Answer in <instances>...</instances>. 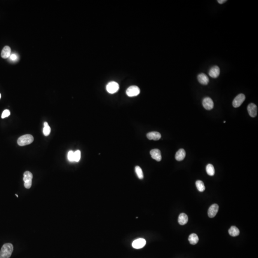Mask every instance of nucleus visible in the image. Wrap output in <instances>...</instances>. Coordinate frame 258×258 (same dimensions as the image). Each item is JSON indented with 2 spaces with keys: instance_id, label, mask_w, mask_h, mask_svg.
<instances>
[{
  "instance_id": "393cba45",
  "label": "nucleus",
  "mask_w": 258,
  "mask_h": 258,
  "mask_svg": "<svg viewBox=\"0 0 258 258\" xmlns=\"http://www.w3.org/2000/svg\"><path fill=\"white\" fill-rule=\"evenodd\" d=\"M67 158L69 161L74 162V152L72 151H70L67 154Z\"/></svg>"
},
{
  "instance_id": "f257e3e1",
  "label": "nucleus",
  "mask_w": 258,
  "mask_h": 258,
  "mask_svg": "<svg viewBox=\"0 0 258 258\" xmlns=\"http://www.w3.org/2000/svg\"><path fill=\"white\" fill-rule=\"evenodd\" d=\"M13 250V245L12 244H4L0 251V258H10Z\"/></svg>"
},
{
  "instance_id": "f03ea898",
  "label": "nucleus",
  "mask_w": 258,
  "mask_h": 258,
  "mask_svg": "<svg viewBox=\"0 0 258 258\" xmlns=\"http://www.w3.org/2000/svg\"><path fill=\"white\" fill-rule=\"evenodd\" d=\"M34 137L32 135H25L22 136L17 140V143L19 145L23 146L29 145L34 141Z\"/></svg>"
},
{
  "instance_id": "5701e85b",
  "label": "nucleus",
  "mask_w": 258,
  "mask_h": 258,
  "mask_svg": "<svg viewBox=\"0 0 258 258\" xmlns=\"http://www.w3.org/2000/svg\"><path fill=\"white\" fill-rule=\"evenodd\" d=\"M135 170L136 173L137 174L139 178L140 179H143L144 178V174H143L142 169H141V167L139 166H136L135 168Z\"/></svg>"
},
{
  "instance_id": "6ab92c4d",
  "label": "nucleus",
  "mask_w": 258,
  "mask_h": 258,
  "mask_svg": "<svg viewBox=\"0 0 258 258\" xmlns=\"http://www.w3.org/2000/svg\"><path fill=\"white\" fill-rule=\"evenodd\" d=\"M229 233L232 237H236L240 234V231L236 226H232L229 230Z\"/></svg>"
},
{
  "instance_id": "ddd939ff",
  "label": "nucleus",
  "mask_w": 258,
  "mask_h": 258,
  "mask_svg": "<svg viewBox=\"0 0 258 258\" xmlns=\"http://www.w3.org/2000/svg\"><path fill=\"white\" fill-rule=\"evenodd\" d=\"M147 137L149 140L157 141L161 139V135L158 132H152L147 134Z\"/></svg>"
},
{
  "instance_id": "bb28decb",
  "label": "nucleus",
  "mask_w": 258,
  "mask_h": 258,
  "mask_svg": "<svg viewBox=\"0 0 258 258\" xmlns=\"http://www.w3.org/2000/svg\"><path fill=\"white\" fill-rule=\"evenodd\" d=\"M10 115V111L8 109H6L3 111L2 115H1V118H5L7 117L8 116Z\"/></svg>"
},
{
  "instance_id": "20e7f679",
  "label": "nucleus",
  "mask_w": 258,
  "mask_h": 258,
  "mask_svg": "<svg viewBox=\"0 0 258 258\" xmlns=\"http://www.w3.org/2000/svg\"><path fill=\"white\" fill-rule=\"evenodd\" d=\"M119 89V85L116 82L111 81L108 83L106 90L109 93L113 94L117 92Z\"/></svg>"
},
{
  "instance_id": "cd10ccee",
  "label": "nucleus",
  "mask_w": 258,
  "mask_h": 258,
  "mask_svg": "<svg viewBox=\"0 0 258 258\" xmlns=\"http://www.w3.org/2000/svg\"><path fill=\"white\" fill-rule=\"evenodd\" d=\"M226 1V0H219V1H217V2L220 4H222L223 3H225Z\"/></svg>"
},
{
  "instance_id": "9d476101",
  "label": "nucleus",
  "mask_w": 258,
  "mask_h": 258,
  "mask_svg": "<svg viewBox=\"0 0 258 258\" xmlns=\"http://www.w3.org/2000/svg\"><path fill=\"white\" fill-rule=\"evenodd\" d=\"M219 207L218 205L214 204L210 207L208 210V215L209 217L213 218L215 217L219 211Z\"/></svg>"
},
{
  "instance_id": "423d86ee",
  "label": "nucleus",
  "mask_w": 258,
  "mask_h": 258,
  "mask_svg": "<svg viewBox=\"0 0 258 258\" xmlns=\"http://www.w3.org/2000/svg\"><path fill=\"white\" fill-rule=\"evenodd\" d=\"M140 88L136 86L129 87L126 90L127 95L129 97H134L138 95L140 93Z\"/></svg>"
},
{
  "instance_id": "a211bd4d",
  "label": "nucleus",
  "mask_w": 258,
  "mask_h": 258,
  "mask_svg": "<svg viewBox=\"0 0 258 258\" xmlns=\"http://www.w3.org/2000/svg\"><path fill=\"white\" fill-rule=\"evenodd\" d=\"M188 240L189 241L190 243L192 244V245H195V244L198 243V242L199 240V238L196 234L193 233L190 235L189 238H188Z\"/></svg>"
},
{
  "instance_id": "c756f323",
  "label": "nucleus",
  "mask_w": 258,
  "mask_h": 258,
  "mask_svg": "<svg viewBox=\"0 0 258 258\" xmlns=\"http://www.w3.org/2000/svg\"><path fill=\"white\" fill-rule=\"evenodd\" d=\"M1 94H0V99H1Z\"/></svg>"
},
{
  "instance_id": "2eb2a0df",
  "label": "nucleus",
  "mask_w": 258,
  "mask_h": 258,
  "mask_svg": "<svg viewBox=\"0 0 258 258\" xmlns=\"http://www.w3.org/2000/svg\"><path fill=\"white\" fill-rule=\"evenodd\" d=\"M11 54V48L9 46H4L1 51V57L4 59H7L9 57Z\"/></svg>"
},
{
  "instance_id": "0eeeda50",
  "label": "nucleus",
  "mask_w": 258,
  "mask_h": 258,
  "mask_svg": "<svg viewBox=\"0 0 258 258\" xmlns=\"http://www.w3.org/2000/svg\"><path fill=\"white\" fill-rule=\"evenodd\" d=\"M146 243V240L144 238H138L133 241L132 246L135 249H140L145 246Z\"/></svg>"
},
{
  "instance_id": "c85d7f7f",
  "label": "nucleus",
  "mask_w": 258,
  "mask_h": 258,
  "mask_svg": "<svg viewBox=\"0 0 258 258\" xmlns=\"http://www.w3.org/2000/svg\"><path fill=\"white\" fill-rule=\"evenodd\" d=\"M15 195H16V196H17V198H18V195H17V194H15Z\"/></svg>"
},
{
  "instance_id": "7ed1b4c3",
  "label": "nucleus",
  "mask_w": 258,
  "mask_h": 258,
  "mask_svg": "<svg viewBox=\"0 0 258 258\" xmlns=\"http://www.w3.org/2000/svg\"><path fill=\"white\" fill-rule=\"evenodd\" d=\"M33 174L29 171H26L24 174V186L27 189L30 188L32 186Z\"/></svg>"
},
{
  "instance_id": "9b49d317",
  "label": "nucleus",
  "mask_w": 258,
  "mask_h": 258,
  "mask_svg": "<svg viewBox=\"0 0 258 258\" xmlns=\"http://www.w3.org/2000/svg\"><path fill=\"white\" fill-rule=\"evenodd\" d=\"M209 75L211 77V78L216 79L217 78L220 74V69L218 66H215L211 68L209 72H208Z\"/></svg>"
},
{
  "instance_id": "f3484780",
  "label": "nucleus",
  "mask_w": 258,
  "mask_h": 258,
  "mask_svg": "<svg viewBox=\"0 0 258 258\" xmlns=\"http://www.w3.org/2000/svg\"><path fill=\"white\" fill-rule=\"evenodd\" d=\"M188 218L187 215L185 213H181L179 215L178 221L181 225H184L188 222Z\"/></svg>"
},
{
  "instance_id": "4468645a",
  "label": "nucleus",
  "mask_w": 258,
  "mask_h": 258,
  "mask_svg": "<svg viewBox=\"0 0 258 258\" xmlns=\"http://www.w3.org/2000/svg\"><path fill=\"white\" fill-rule=\"evenodd\" d=\"M198 80L199 83L204 85H207L209 82V79L204 73H201L198 76Z\"/></svg>"
},
{
  "instance_id": "39448f33",
  "label": "nucleus",
  "mask_w": 258,
  "mask_h": 258,
  "mask_svg": "<svg viewBox=\"0 0 258 258\" xmlns=\"http://www.w3.org/2000/svg\"><path fill=\"white\" fill-rule=\"evenodd\" d=\"M245 100V96L243 94H240L234 99L232 105L234 108H238L241 106Z\"/></svg>"
},
{
  "instance_id": "aec40b11",
  "label": "nucleus",
  "mask_w": 258,
  "mask_h": 258,
  "mask_svg": "<svg viewBox=\"0 0 258 258\" xmlns=\"http://www.w3.org/2000/svg\"><path fill=\"white\" fill-rule=\"evenodd\" d=\"M206 171L207 174L210 176H213L215 174V168L213 165L211 164H208L206 166Z\"/></svg>"
},
{
  "instance_id": "1a4fd4ad",
  "label": "nucleus",
  "mask_w": 258,
  "mask_h": 258,
  "mask_svg": "<svg viewBox=\"0 0 258 258\" xmlns=\"http://www.w3.org/2000/svg\"><path fill=\"white\" fill-rule=\"evenodd\" d=\"M247 110L249 115L252 117H255L256 116H257L258 109L257 106L255 104L252 103H250L247 106Z\"/></svg>"
},
{
  "instance_id": "a878e982",
  "label": "nucleus",
  "mask_w": 258,
  "mask_h": 258,
  "mask_svg": "<svg viewBox=\"0 0 258 258\" xmlns=\"http://www.w3.org/2000/svg\"><path fill=\"white\" fill-rule=\"evenodd\" d=\"M9 58L10 60L12 61L13 62H15L18 59V55L15 53H13V54H11Z\"/></svg>"
},
{
  "instance_id": "412c9836",
  "label": "nucleus",
  "mask_w": 258,
  "mask_h": 258,
  "mask_svg": "<svg viewBox=\"0 0 258 258\" xmlns=\"http://www.w3.org/2000/svg\"><path fill=\"white\" fill-rule=\"evenodd\" d=\"M196 188L198 191H200L201 192L205 191V186L204 184L202 181H196Z\"/></svg>"
},
{
  "instance_id": "f8f14e48",
  "label": "nucleus",
  "mask_w": 258,
  "mask_h": 258,
  "mask_svg": "<svg viewBox=\"0 0 258 258\" xmlns=\"http://www.w3.org/2000/svg\"><path fill=\"white\" fill-rule=\"evenodd\" d=\"M151 156L152 158L156 160V161L160 162L162 160L161 151L157 149H153L150 151Z\"/></svg>"
},
{
  "instance_id": "dca6fc26",
  "label": "nucleus",
  "mask_w": 258,
  "mask_h": 258,
  "mask_svg": "<svg viewBox=\"0 0 258 258\" xmlns=\"http://www.w3.org/2000/svg\"><path fill=\"white\" fill-rule=\"evenodd\" d=\"M186 151H184V149H179L175 154V159L178 161H182L184 159V158L186 157Z\"/></svg>"
},
{
  "instance_id": "b1692460",
  "label": "nucleus",
  "mask_w": 258,
  "mask_h": 258,
  "mask_svg": "<svg viewBox=\"0 0 258 258\" xmlns=\"http://www.w3.org/2000/svg\"><path fill=\"white\" fill-rule=\"evenodd\" d=\"M81 153L79 150L74 152V162H78L81 159Z\"/></svg>"
},
{
  "instance_id": "4be33fe9",
  "label": "nucleus",
  "mask_w": 258,
  "mask_h": 258,
  "mask_svg": "<svg viewBox=\"0 0 258 258\" xmlns=\"http://www.w3.org/2000/svg\"><path fill=\"white\" fill-rule=\"evenodd\" d=\"M44 128L43 129V133L46 136H48L50 135L51 132V128L48 125V124L47 122H45L43 124Z\"/></svg>"
},
{
  "instance_id": "6e6552de",
  "label": "nucleus",
  "mask_w": 258,
  "mask_h": 258,
  "mask_svg": "<svg viewBox=\"0 0 258 258\" xmlns=\"http://www.w3.org/2000/svg\"><path fill=\"white\" fill-rule=\"evenodd\" d=\"M203 107L207 110H211L214 107V102L210 97H205L202 102Z\"/></svg>"
}]
</instances>
